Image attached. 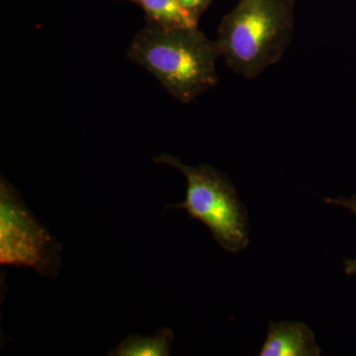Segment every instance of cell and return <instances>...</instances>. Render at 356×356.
<instances>
[{
	"mask_svg": "<svg viewBox=\"0 0 356 356\" xmlns=\"http://www.w3.org/2000/svg\"><path fill=\"white\" fill-rule=\"evenodd\" d=\"M128 56L149 70L166 90L184 103L216 86V42L198 28L168 30L154 24L133 39Z\"/></svg>",
	"mask_w": 356,
	"mask_h": 356,
	"instance_id": "1",
	"label": "cell"
},
{
	"mask_svg": "<svg viewBox=\"0 0 356 356\" xmlns=\"http://www.w3.org/2000/svg\"><path fill=\"white\" fill-rule=\"evenodd\" d=\"M294 0H240L218 31L220 57L245 79L280 62L291 42Z\"/></svg>",
	"mask_w": 356,
	"mask_h": 356,
	"instance_id": "2",
	"label": "cell"
},
{
	"mask_svg": "<svg viewBox=\"0 0 356 356\" xmlns=\"http://www.w3.org/2000/svg\"><path fill=\"white\" fill-rule=\"evenodd\" d=\"M154 161L177 168L186 178L185 200L168 208L184 209L191 219L202 222L227 252L236 254L248 247V210L226 175L210 165L193 168L184 165L179 159L165 153L159 154Z\"/></svg>",
	"mask_w": 356,
	"mask_h": 356,
	"instance_id": "3",
	"label": "cell"
},
{
	"mask_svg": "<svg viewBox=\"0 0 356 356\" xmlns=\"http://www.w3.org/2000/svg\"><path fill=\"white\" fill-rule=\"evenodd\" d=\"M63 248L26 207L13 184L0 180V264L29 267L43 276L60 271Z\"/></svg>",
	"mask_w": 356,
	"mask_h": 356,
	"instance_id": "4",
	"label": "cell"
},
{
	"mask_svg": "<svg viewBox=\"0 0 356 356\" xmlns=\"http://www.w3.org/2000/svg\"><path fill=\"white\" fill-rule=\"evenodd\" d=\"M322 350L316 343L314 332L301 322L269 324L261 356H320Z\"/></svg>",
	"mask_w": 356,
	"mask_h": 356,
	"instance_id": "5",
	"label": "cell"
},
{
	"mask_svg": "<svg viewBox=\"0 0 356 356\" xmlns=\"http://www.w3.org/2000/svg\"><path fill=\"white\" fill-rule=\"evenodd\" d=\"M154 24L168 30L196 28L198 17L179 0H137Z\"/></svg>",
	"mask_w": 356,
	"mask_h": 356,
	"instance_id": "6",
	"label": "cell"
},
{
	"mask_svg": "<svg viewBox=\"0 0 356 356\" xmlns=\"http://www.w3.org/2000/svg\"><path fill=\"white\" fill-rule=\"evenodd\" d=\"M173 332L163 327L156 336L142 337L130 334L122 341L109 356H170L172 355Z\"/></svg>",
	"mask_w": 356,
	"mask_h": 356,
	"instance_id": "7",
	"label": "cell"
},
{
	"mask_svg": "<svg viewBox=\"0 0 356 356\" xmlns=\"http://www.w3.org/2000/svg\"><path fill=\"white\" fill-rule=\"evenodd\" d=\"M324 201L327 204L341 206L351 211L356 216V195L353 194L350 198L339 197L337 199L325 198ZM344 271L348 275H356V257L355 259H346L343 261Z\"/></svg>",
	"mask_w": 356,
	"mask_h": 356,
	"instance_id": "8",
	"label": "cell"
},
{
	"mask_svg": "<svg viewBox=\"0 0 356 356\" xmlns=\"http://www.w3.org/2000/svg\"><path fill=\"white\" fill-rule=\"evenodd\" d=\"M179 1L185 8L189 9L191 13L199 16V13L205 8L210 0H179Z\"/></svg>",
	"mask_w": 356,
	"mask_h": 356,
	"instance_id": "9",
	"label": "cell"
}]
</instances>
